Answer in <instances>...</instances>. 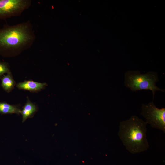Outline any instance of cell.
<instances>
[{
	"label": "cell",
	"mask_w": 165,
	"mask_h": 165,
	"mask_svg": "<svg viewBox=\"0 0 165 165\" xmlns=\"http://www.w3.org/2000/svg\"><path fill=\"white\" fill-rule=\"evenodd\" d=\"M147 124L136 115L120 122L118 135L123 145L130 153H140L149 148L146 136Z\"/></svg>",
	"instance_id": "6da1fadb"
},
{
	"label": "cell",
	"mask_w": 165,
	"mask_h": 165,
	"mask_svg": "<svg viewBox=\"0 0 165 165\" xmlns=\"http://www.w3.org/2000/svg\"><path fill=\"white\" fill-rule=\"evenodd\" d=\"M35 35L28 22L8 26L0 29V51L14 52L28 48L33 42Z\"/></svg>",
	"instance_id": "7a4b0ae2"
},
{
	"label": "cell",
	"mask_w": 165,
	"mask_h": 165,
	"mask_svg": "<svg viewBox=\"0 0 165 165\" xmlns=\"http://www.w3.org/2000/svg\"><path fill=\"white\" fill-rule=\"evenodd\" d=\"M157 73L149 72L141 74L137 71H129L124 75V86L133 92L141 90H150L152 92L153 100L156 92H165V90L158 87L156 83L159 81Z\"/></svg>",
	"instance_id": "3957f363"
},
{
	"label": "cell",
	"mask_w": 165,
	"mask_h": 165,
	"mask_svg": "<svg viewBox=\"0 0 165 165\" xmlns=\"http://www.w3.org/2000/svg\"><path fill=\"white\" fill-rule=\"evenodd\" d=\"M141 114L145 119L147 124L165 133V108H158L153 101L147 104H142Z\"/></svg>",
	"instance_id": "277c9868"
},
{
	"label": "cell",
	"mask_w": 165,
	"mask_h": 165,
	"mask_svg": "<svg viewBox=\"0 0 165 165\" xmlns=\"http://www.w3.org/2000/svg\"><path fill=\"white\" fill-rule=\"evenodd\" d=\"M31 2L26 0H0V19L19 16L29 8Z\"/></svg>",
	"instance_id": "5b68a950"
},
{
	"label": "cell",
	"mask_w": 165,
	"mask_h": 165,
	"mask_svg": "<svg viewBox=\"0 0 165 165\" xmlns=\"http://www.w3.org/2000/svg\"><path fill=\"white\" fill-rule=\"evenodd\" d=\"M46 85V83H41L31 80L25 81L18 83L17 87L19 89L35 92L40 90Z\"/></svg>",
	"instance_id": "8992f818"
},
{
	"label": "cell",
	"mask_w": 165,
	"mask_h": 165,
	"mask_svg": "<svg viewBox=\"0 0 165 165\" xmlns=\"http://www.w3.org/2000/svg\"><path fill=\"white\" fill-rule=\"evenodd\" d=\"M36 111V106L28 100L21 111L20 113L22 116V122H24L27 119L32 116Z\"/></svg>",
	"instance_id": "52a82bcc"
},
{
	"label": "cell",
	"mask_w": 165,
	"mask_h": 165,
	"mask_svg": "<svg viewBox=\"0 0 165 165\" xmlns=\"http://www.w3.org/2000/svg\"><path fill=\"white\" fill-rule=\"evenodd\" d=\"M1 86L6 91L9 92L13 88L14 82L10 72L6 75H4L1 79Z\"/></svg>",
	"instance_id": "ba28073f"
},
{
	"label": "cell",
	"mask_w": 165,
	"mask_h": 165,
	"mask_svg": "<svg viewBox=\"0 0 165 165\" xmlns=\"http://www.w3.org/2000/svg\"><path fill=\"white\" fill-rule=\"evenodd\" d=\"M21 110L15 106L4 102H0V113L2 114L16 113L19 114Z\"/></svg>",
	"instance_id": "9c48e42d"
},
{
	"label": "cell",
	"mask_w": 165,
	"mask_h": 165,
	"mask_svg": "<svg viewBox=\"0 0 165 165\" xmlns=\"http://www.w3.org/2000/svg\"><path fill=\"white\" fill-rule=\"evenodd\" d=\"M9 72V70L7 64L5 62H0V78L5 74Z\"/></svg>",
	"instance_id": "30bf717a"
}]
</instances>
